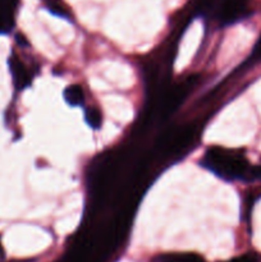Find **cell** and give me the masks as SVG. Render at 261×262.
<instances>
[{"label":"cell","instance_id":"3957f363","mask_svg":"<svg viewBox=\"0 0 261 262\" xmlns=\"http://www.w3.org/2000/svg\"><path fill=\"white\" fill-rule=\"evenodd\" d=\"M8 63H9L10 74H12L14 87L18 91H22L31 83V76L27 67L22 63V60L17 55L10 56Z\"/></svg>","mask_w":261,"mask_h":262},{"label":"cell","instance_id":"8992f818","mask_svg":"<svg viewBox=\"0 0 261 262\" xmlns=\"http://www.w3.org/2000/svg\"><path fill=\"white\" fill-rule=\"evenodd\" d=\"M14 27V10L0 8V35H5Z\"/></svg>","mask_w":261,"mask_h":262},{"label":"cell","instance_id":"30bf717a","mask_svg":"<svg viewBox=\"0 0 261 262\" xmlns=\"http://www.w3.org/2000/svg\"><path fill=\"white\" fill-rule=\"evenodd\" d=\"M225 262H257V256L253 255V253H246V255L238 256V257L233 258V260Z\"/></svg>","mask_w":261,"mask_h":262},{"label":"cell","instance_id":"7c38bea8","mask_svg":"<svg viewBox=\"0 0 261 262\" xmlns=\"http://www.w3.org/2000/svg\"><path fill=\"white\" fill-rule=\"evenodd\" d=\"M13 262H23V261H13Z\"/></svg>","mask_w":261,"mask_h":262},{"label":"cell","instance_id":"7a4b0ae2","mask_svg":"<svg viewBox=\"0 0 261 262\" xmlns=\"http://www.w3.org/2000/svg\"><path fill=\"white\" fill-rule=\"evenodd\" d=\"M247 0H223L217 9V19L222 25H232L243 17Z\"/></svg>","mask_w":261,"mask_h":262},{"label":"cell","instance_id":"5b68a950","mask_svg":"<svg viewBox=\"0 0 261 262\" xmlns=\"http://www.w3.org/2000/svg\"><path fill=\"white\" fill-rule=\"evenodd\" d=\"M45 7L51 14L56 15V17L66 18V19H71V10L64 4L63 0H45Z\"/></svg>","mask_w":261,"mask_h":262},{"label":"cell","instance_id":"277c9868","mask_svg":"<svg viewBox=\"0 0 261 262\" xmlns=\"http://www.w3.org/2000/svg\"><path fill=\"white\" fill-rule=\"evenodd\" d=\"M64 100L71 106H82L84 102V91L79 84H71L64 90Z\"/></svg>","mask_w":261,"mask_h":262},{"label":"cell","instance_id":"52a82bcc","mask_svg":"<svg viewBox=\"0 0 261 262\" xmlns=\"http://www.w3.org/2000/svg\"><path fill=\"white\" fill-rule=\"evenodd\" d=\"M160 262H205V260L196 253H170L163 256Z\"/></svg>","mask_w":261,"mask_h":262},{"label":"cell","instance_id":"9c48e42d","mask_svg":"<svg viewBox=\"0 0 261 262\" xmlns=\"http://www.w3.org/2000/svg\"><path fill=\"white\" fill-rule=\"evenodd\" d=\"M216 2L217 0H193V9L196 14H206L214 9Z\"/></svg>","mask_w":261,"mask_h":262},{"label":"cell","instance_id":"8fae6325","mask_svg":"<svg viewBox=\"0 0 261 262\" xmlns=\"http://www.w3.org/2000/svg\"><path fill=\"white\" fill-rule=\"evenodd\" d=\"M253 55L257 56V58H261V37L260 40L257 41V43H256L255 50H253Z\"/></svg>","mask_w":261,"mask_h":262},{"label":"cell","instance_id":"6da1fadb","mask_svg":"<svg viewBox=\"0 0 261 262\" xmlns=\"http://www.w3.org/2000/svg\"><path fill=\"white\" fill-rule=\"evenodd\" d=\"M201 165L227 182L250 181L251 165L247 159L237 151L209 147L201 160Z\"/></svg>","mask_w":261,"mask_h":262},{"label":"cell","instance_id":"ba28073f","mask_svg":"<svg viewBox=\"0 0 261 262\" xmlns=\"http://www.w3.org/2000/svg\"><path fill=\"white\" fill-rule=\"evenodd\" d=\"M84 119L92 129H99L102 124V115L97 107H90L84 112Z\"/></svg>","mask_w":261,"mask_h":262}]
</instances>
